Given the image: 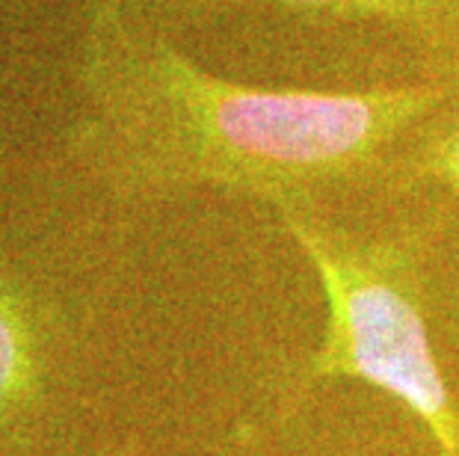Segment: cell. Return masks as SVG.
<instances>
[{
	"instance_id": "obj_5",
	"label": "cell",
	"mask_w": 459,
	"mask_h": 456,
	"mask_svg": "<svg viewBox=\"0 0 459 456\" xmlns=\"http://www.w3.org/2000/svg\"><path fill=\"white\" fill-rule=\"evenodd\" d=\"M39 385V347L30 317L0 294V424L30 403Z\"/></svg>"
},
{
	"instance_id": "obj_2",
	"label": "cell",
	"mask_w": 459,
	"mask_h": 456,
	"mask_svg": "<svg viewBox=\"0 0 459 456\" xmlns=\"http://www.w3.org/2000/svg\"><path fill=\"white\" fill-rule=\"evenodd\" d=\"M276 217L326 299L320 344L281 367L276 418L290 421L326 383H365L418 421L436 456H459V397L429 332L436 255L451 226L447 199L377 226L350 222L320 202L285 205Z\"/></svg>"
},
{
	"instance_id": "obj_4",
	"label": "cell",
	"mask_w": 459,
	"mask_h": 456,
	"mask_svg": "<svg viewBox=\"0 0 459 456\" xmlns=\"http://www.w3.org/2000/svg\"><path fill=\"white\" fill-rule=\"evenodd\" d=\"M421 193H442L459 202V81L397 142L379 184L383 199H412Z\"/></svg>"
},
{
	"instance_id": "obj_6",
	"label": "cell",
	"mask_w": 459,
	"mask_h": 456,
	"mask_svg": "<svg viewBox=\"0 0 459 456\" xmlns=\"http://www.w3.org/2000/svg\"><path fill=\"white\" fill-rule=\"evenodd\" d=\"M101 456H140L136 453V448L131 442H125V444H116L113 451H107V453H101Z\"/></svg>"
},
{
	"instance_id": "obj_3",
	"label": "cell",
	"mask_w": 459,
	"mask_h": 456,
	"mask_svg": "<svg viewBox=\"0 0 459 456\" xmlns=\"http://www.w3.org/2000/svg\"><path fill=\"white\" fill-rule=\"evenodd\" d=\"M231 9H279L290 15L374 22L421 56L433 81H459V0H158L163 18H208Z\"/></svg>"
},
{
	"instance_id": "obj_1",
	"label": "cell",
	"mask_w": 459,
	"mask_h": 456,
	"mask_svg": "<svg viewBox=\"0 0 459 456\" xmlns=\"http://www.w3.org/2000/svg\"><path fill=\"white\" fill-rule=\"evenodd\" d=\"M81 151L122 196L213 187L285 205L379 196L388 158L451 90L252 86L204 72L119 0L92 6Z\"/></svg>"
}]
</instances>
